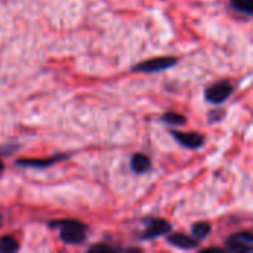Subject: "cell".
Masks as SVG:
<instances>
[{
  "mask_svg": "<svg viewBox=\"0 0 253 253\" xmlns=\"http://www.w3.org/2000/svg\"><path fill=\"white\" fill-rule=\"evenodd\" d=\"M49 228L59 231V239L65 245H82L87 239V225L79 219H58L50 221Z\"/></svg>",
  "mask_w": 253,
  "mask_h": 253,
  "instance_id": "6da1fadb",
  "label": "cell"
},
{
  "mask_svg": "<svg viewBox=\"0 0 253 253\" xmlns=\"http://www.w3.org/2000/svg\"><path fill=\"white\" fill-rule=\"evenodd\" d=\"M176 64H178V58H175V56H156V58H150V59L135 64L132 71L153 74V73H160V71L169 70V68L175 67Z\"/></svg>",
  "mask_w": 253,
  "mask_h": 253,
  "instance_id": "7a4b0ae2",
  "label": "cell"
},
{
  "mask_svg": "<svg viewBox=\"0 0 253 253\" xmlns=\"http://www.w3.org/2000/svg\"><path fill=\"white\" fill-rule=\"evenodd\" d=\"M233 92H234V86L228 80H222L209 86L205 90V99L213 105H219L224 104L227 99H230Z\"/></svg>",
  "mask_w": 253,
  "mask_h": 253,
  "instance_id": "3957f363",
  "label": "cell"
},
{
  "mask_svg": "<svg viewBox=\"0 0 253 253\" xmlns=\"http://www.w3.org/2000/svg\"><path fill=\"white\" fill-rule=\"evenodd\" d=\"M225 251L231 253H251L253 251L252 231H242L230 236L225 242Z\"/></svg>",
  "mask_w": 253,
  "mask_h": 253,
  "instance_id": "277c9868",
  "label": "cell"
},
{
  "mask_svg": "<svg viewBox=\"0 0 253 253\" xmlns=\"http://www.w3.org/2000/svg\"><path fill=\"white\" fill-rule=\"evenodd\" d=\"M147 228L141 234V240H154L162 236H168L172 231V224L163 218H147Z\"/></svg>",
  "mask_w": 253,
  "mask_h": 253,
  "instance_id": "5b68a950",
  "label": "cell"
},
{
  "mask_svg": "<svg viewBox=\"0 0 253 253\" xmlns=\"http://www.w3.org/2000/svg\"><path fill=\"white\" fill-rule=\"evenodd\" d=\"M170 135L173 136V139L188 148V150H199L205 145L206 142V138L202 135V133H197V132H179V130H172Z\"/></svg>",
  "mask_w": 253,
  "mask_h": 253,
  "instance_id": "8992f818",
  "label": "cell"
},
{
  "mask_svg": "<svg viewBox=\"0 0 253 253\" xmlns=\"http://www.w3.org/2000/svg\"><path fill=\"white\" fill-rule=\"evenodd\" d=\"M68 154H55L47 159H18L15 162V166L18 168H33V169H46L49 166H53L59 162L67 160Z\"/></svg>",
  "mask_w": 253,
  "mask_h": 253,
  "instance_id": "52a82bcc",
  "label": "cell"
},
{
  "mask_svg": "<svg viewBox=\"0 0 253 253\" xmlns=\"http://www.w3.org/2000/svg\"><path fill=\"white\" fill-rule=\"evenodd\" d=\"M168 243L170 246L182 249V251H191V249L199 248V245H200L199 240H196L194 237H190L187 234H182V233H175V234L168 236Z\"/></svg>",
  "mask_w": 253,
  "mask_h": 253,
  "instance_id": "ba28073f",
  "label": "cell"
},
{
  "mask_svg": "<svg viewBox=\"0 0 253 253\" xmlns=\"http://www.w3.org/2000/svg\"><path fill=\"white\" fill-rule=\"evenodd\" d=\"M151 166H153L151 159L144 153H135L130 157V169L136 175H144V173L150 172Z\"/></svg>",
  "mask_w": 253,
  "mask_h": 253,
  "instance_id": "9c48e42d",
  "label": "cell"
},
{
  "mask_svg": "<svg viewBox=\"0 0 253 253\" xmlns=\"http://www.w3.org/2000/svg\"><path fill=\"white\" fill-rule=\"evenodd\" d=\"M212 233V225L206 221H200V222H196L191 228V234L196 240L202 242L205 239H208Z\"/></svg>",
  "mask_w": 253,
  "mask_h": 253,
  "instance_id": "30bf717a",
  "label": "cell"
},
{
  "mask_svg": "<svg viewBox=\"0 0 253 253\" xmlns=\"http://www.w3.org/2000/svg\"><path fill=\"white\" fill-rule=\"evenodd\" d=\"M230 6L237 13L252 16L253 15V0H230Z\"/></svg>",
  "mask_w": 253,
  "mask_h": 253,
  "instance_id": "8fae6325",
  "label": "cell"
},
{
  "mask_svg": "<svg viewBox=\"0 0 253 253\" xmlns=\"http://www.w3.org/2000/svg\"><path fill=\"white\" fill-rule=\"evenodd\" d=\"M162 122L166 125H170V126H184L187 123V117L176 111H166L162 116Z\"/></svg>",
  "mask_w": 253,
  "mask_h": 253,
  "instance_id": "7c38bea8",
  "label": "cell"
},
{
  "mask_svg": "<svg viewBox=\"0 0 253 253\" xmlns=\"http://www.w3.org/2000/svg\"><path fill=\"white\" fill-rule=\"evenodd\" d=\"M19 249V243L13 236L0 237V253H12Z\"/></svg>",
  "mask_w": 253,
  "mask_h": 253,
  "instance_id": "4fadbf2b",
  "label": "cell"
},
{
  "mask_svg": "<svg viewBox=\"0 0 253 253\" xmlns=\"http://www.w3.org/2000/svg\"><path fill=\"white\" fill-rule=\"evenodd\" d=\"M89 252H96V253H114V252H123L122 248L119 246H113V245H104V243H99V245H93L89 248Z\"/></svg>",
  "mask_w": 253,
  "mask_h": 253,
  "instance_id": "5bb4252c",
  "label": "cell"
},
{
  "mask_svg": "<svg viewBox=\"0 0 253 253\" xmlns=\"http://www.w3.org/2000/svg\"><path fill=\"white\" fill-rule=\"evenodd\" d=\"M224 116H225L224 110H212L209 113V122L211 123H218V122H221L224 119Z\"/></svg>",
  "mask_w": 253,
  "mask_h": 253,
  "instance_id": "9a60e30c",
  "label": "cell"
},
{
  "mask_svg": "<svg viewBox=\"0 0 253 253\" xmlns=\"http://www.w3.org/2000/svg\"><path fill=\"white\" fill-rule=\"evenodd\" d=\"M202 252H225V249H219V248H206V249H203Z\"/></svg>",
  "mask_w": 253,
  "mask_h": 253,
  "instance_id": "2e32d148",
  "label": "cell"
},
{
  "mask_svg": "<svg viewBox=\"0 0 253 253\" xmlns=\"http://www.w3.org/2000/svg\"><path fill=\"white\" fill-rule=\"evenodd\" d=\"M3 172H4V163H3V160L0 159V176L3 175Z\"/></svg>",
  "mask_w": 253,
  "mask_h": 253,
  "instance_id": "e0dca14e",
  "label": "cell"
},
{
  "mask_svg": "<svg viewBox=\"0 0 253 253\" xmlns=\"http://www.w3.org/2000/svg\"><path fill=\"white\" fill-rule=\"evenodd\" d=\"M1 222H3V218H1V215H0V225H1Z\"/></svg>",
  "mask_w": 253,
  "mask_h": 253,
  "instance_id": "ac0fdd59",
  "label": "cell"
}]
</instances>
